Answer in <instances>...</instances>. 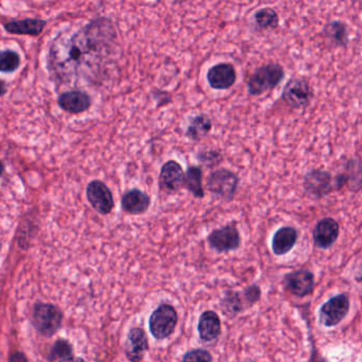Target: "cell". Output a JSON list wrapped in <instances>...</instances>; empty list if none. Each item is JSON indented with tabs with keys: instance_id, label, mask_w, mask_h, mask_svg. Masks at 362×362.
I'll return each instance as SVG.
<instances>
[{
	"instance_id": "cell-28",
	"label": "cell",
	"mask_w": 362,
	"mask_h": 362,
	"mask_svg": "<svg viewBox=\"0 0 362 362\" xmlns=\"http://www.w3.org/2000/svg\"><path fill=\"white\" fill-rule=\"evenodd\" d=\"M22 59L18 52L6 49L0 54V71L5 74H12L20 69Z\"/></svg>"
},
{
	"instance_id": "cell-5",
	"label": "cell",
	"mask_w": 362,
	"mask_h": 362,
	"mask_svg": "<svg viewBox=\"0 0 362 362\" xmlns=\"http://www.w3.org/2000/svg\"><path fill=\"white\" fill-rule=\"evenodd\" d=\"M238 175L228 169L221 168L209 173L206 180V187L209 192L224 201L234 199L238 189Z\"/></svg>"
},
{
	"instance_id": "cell-2",
	"label": "cell",
	"mask_w": 362,
	"mask_h": 362,
	"mask_svg": "<svg viewBox=\"0 0 362 362\" xmlns=\"http://www.w3.org/2000/svg\"><path fill=\"white\" fill-rule=\"evenodd\" d=\"M63 319L64 315L61 309L50 303H35L31 313L33 325L40 334L46 338L54 336L61 329Z\"/></svg>"
},
{
	"instance_id": "cell-23",
	"label": "cell",
	"mask_w": 362,
	"mask_h": 362,
	"mask_svg": "<svg viewBox=\"0 0 362 362\" xmlns=\"http://www.w3.org/2000/svg\"><path fill=\"white\" fill-rule=\"evenodd\" d=\"M213 128V122L206 114H199L190 118L186 135L194 141H199L206 136Z\"/></svg>"
},
{
	"instance_id": "cell-22",
	"label": "cell",
	"mask_w": 362,
	"mask_h": 362,
	"mask_svg": "<svg viewBox=\"0 0 362 362\" xmlns=\"http://www.w3.org/2000/svg\"><path fill=\"white\" fill-rule=\"evenodd\" d=\"M323 35L327 39L328 43L334 47H344L349 44V29L340 21H332L326 24Z\"/></svg>"
},
{
	"instance_id": "cell-24",
	"label": "cell",
	"mask_w": 362,
	"mask_h": 362,
	"mask_svg": "<svg viewBox=\"0 0 362 362\" xmlns=\"http://www.w3.org/2000/svg\"><path fill=\"white\" fill-rule=\"evenodd\" d=\"M185 188L197 199L204 198L203 188V171L199 166L188 167L186 171Z\"/></svg>"
},
{
	"instance_id": "cell-31",
	"label": "cell",
	"mask_w": 362,
	"mask_h": 362,
	"mask_svg": "<svg viewBox=\"0 0 362 362\" xmlns=\"http://www.w3.org/2000/svg\"><path fill=\"white\" fill-rule=\"evenodd\" d=\"M243 296H245L247 305L252 306L260 298V288L256 285L250 286L243 292Z\"/></svg>"
},
{
	"instance_id": "cell-37",
	"label": "cell",
	"mask_w": 362,
	"mask_h": 362,
	"mask_svg": "<svg viewBox=\"0 0 362 362\" xmlns=\"http://www.w3.org/2000/svg\"><path fill=\"white\" fill-rule=\"evenodd\" d=\"M243 362H255V361H252V360H245V361H243Z\"/></svg>"
},
{
	"instance_id": "cell-34",
	"label": "cell",
	"mask_w": 362,
	"mask_h": 362,
	"mask_svg": "<svg viewBox=\"0 0 362 362\" xmlns=\"http://www.w3.org/2000/svg\"><path fill=\"white\" fill-rule=\"evenodd\" d=\"M355 279L356 281H359V283H362V262H360L359 267H358Z\"/></svg>"
},
{
	"instance_id": "cell-4",
	"label": "cell",
	"mask_w": 362,
	"mask_h": 362,
	"mask_svg": "<svg viewBox=\"0 0 362 362\" xmlns=\"http://www.w3.org/2000/svg\"><path fill=\"white\" fill-rule=\"evenodd\" d=\"M179 321L177 309L170 304H162L149 317V329L158 340L169 338L175 332Z\"/></svg>"
},
{
	"instance_id": "cell-3",
	"label": "cell",
	"mask_w": 362,
	"mask_h": 362,
	"mask_svg": "<svg viewBox=\"0 0 362 362\" xmlns=\"http://www.w3.org/2000/svg\"><path fill=\"white\" fill-rule=\"evenodd\" d=\"M285 78V69L279 63L270 62L258 67L247 80V92L258 96L276 88Z\"/></svg>"
},
{
	"instance_id": "cell-17",
	"label": "cell",
	"mask_w": 362,
	"mask_h": 362,
	"mask_svg": "<svg viewBox=\"0 0 362 362\" xmlns=\"http://www.w3.org/2000/svg\"><path fill=\"white\" fill-rule=\"evenodd\" d=\"M340 233V226L334 218H323L315 224L313 236L315 247L319 249H329L334 245Z\"/></svg>"
},
{
	"instance_id": "cell-21",
	"label": "cell",
	"mask_w": 362,
	"mask_h": 362,
	"mask_svg": "<svg viewBox=\"0 0 362 362\" xmlns=\"http://www.w3.org/2000/svg\"><path fill=\"white\" fill-rule=\"evenodd\" d=\"M298 238V232L293 226H283L272 237V251L275 255L281 256L289 253Z\"/></svg>"
},
{
	"instance_id": "cell-9",
	"label": "cell",
	"mask_w": 362,
	"mask_h": 362,
	"mask_svg": "<svg viewBox=\"0 0 362 362\" xmlns=\"http://www.w3.org/2000/svg\"><path fill=\"white\" fill-rule=\"evenodd\" d=\"M207 243L218 253H228L239 249L241 236L236 224L230 223L214 230L207 237Z\"/></svg>"
},
{
	"instance_id": "cell-35",
	"label": "cell",
	"mask_w": 362,
	"mask_h": 362,
	"mask_svg": "<svg viewBox=\"0 0 362 362\" xmlns=\"http://www.w3.org/2000/svg\"><path fill=\"white\" fill-rule=\"evenodd\" d=\"M60 362H86V360L83 359V358L80 357H71L69 358V359L62 360V361Z\"/></svg>"
},
{
	"instance_id": "cell-26",
	"label": "cell",
	"mask_w": 362,
	"mask_h": 362,
	"mask_svg": "<svg viewBox=\"0 0 362 362\" xmlns=\"http://www.w3.org/2000/svg\"><path fill=\"white\" fill-rule=\"evenodd\" d=\"M74 346L66 339H58L56 342L50 347L49 354H48V361H62V360L69 359L73 357Z\"/></svg>"
},
{
	"instance_id": "cell-19",
	"label": "cell",
	"mask_w": 362,
	"mask_h": 362,
	"mask_svg": "<svg viewBox=\"0 0 362 362\" xmlns=\"http://www.w3.org/2000/svg\"><path fill=\"white\" fill-rule=\"evenodd\" d=\"M46 25L47 22L41 18H25L4 23V29L11 35L39 37L45 29Z\"/></svg>"
},
{
	"instance_id": "cell-7",
	"label": "cell",
	"mask_w": 362,
	"mask_h": 362,
	"mask_svg": "<svg viewBox=\"0 0 362 362\" xmlns=\"http://www.w3.org/2000/svg\"><path fill=\"white\" fill-rule=\"evenodd\" d=\"M305 192L309 197L321 199L337 190L336 180L328 171L323 169H313L309 170L304 177Z\"/></svg>"
},
{
	"instance_id": "cell-18",
	"label": "cell",
	"mask_w": 362,
	"mask_h": 362,
	"mask_svg": "<svg viewBox=\"0 0 362 362\" xmlns=\"http://www.w3.org/2000/svg\"><path fill=\"white\" fill-rule=\"evenodd\" d=\"M151 199L139 188L124 192L122 197V209L128 215H143L149 209Z\"/></svg>"
},
{
	"instance_id": "cell-13",
	"label": "cell",
	"mask_w": 362,
	"mask_h": 362,
	"mask_svg": "<svg viewBox=\"0 0 362 362\" xmlns=\"http://www.w3.org/2000/svg\"><path fill=\"white\" fill-rule=\"evenodd\" d=\"M149 349V340L145 330L133 327L129 330L124 344V354L130 362H141Z\"/></svg>"
},
{
	"instance_id": "cell-38",
	"label": "cell",
	"mask_w": 362,
	"mask_h": 362,
	"mask_svg": "<svg viewBox=\"0 0 362 362\" xmlns=\"http://www.w3.org/2000/svg\"><path fill=\"white\" fill-rule=\"evenodd\" d=\"M360 79H361V88H362V73H361V75H360Z\"/></svg>"
},
{
	"instance_id": "cell-20",
	"label": "cell",
	"mask_w": 362,
	"mask_h": 362,
	"mask_svg": "<svg viewBox=\"0 0 362 362\" xmlns=\"http://www.w3.org/2000/svg\"><path fill=\"white\" fill-rule=\"evenodd\" d=\"M198 332L204 342H211L221 334V320L217 313L206 310L199 317Z\"/></svg>"
},
{
	"instance_id": "cell-25",
	"label": "cell",
	"mask_w": 362,
	"mask_h": 362,
	"mask_svg": "<svg viewBox=\"0 0 362 362\" xmlns=\"http://www.w3.org/2000/svg\"><path fill=\"white\" fill-rule=\"evenodd\" d=\"M253 23L259 31L276 29L279 25V14L273 8H262L254 13Z\"/></svg>"
},
{
	"instance_id": "cell-32",
	"label": "cell",
	"mask_w": 362,
	"mask_h": 362,
	"mask_svg": "<svg viewBox=\"0 0 362 362\" xmlns=\"http://www.w3.org/2000/svg\"><path fill=\"white\" fill-rule=\"evenodd\" d=\"M8 362H28V359L23 351H14L10 355Z\"/></svg>"
},
{
	"instance_id": "cell-15",
	"label": "cell",
	"mask_w": 362,
	"mask_h": 362,
	"mask_svg": "<svg viewBox=\"0 0 362 362\" xmlns=\"http://www.w3.org/2000/svg\"><path fill=\"white\" fill-rule=\"evenodd\" d=\"M206 79L209 86L214 90H228L236 83V69L230 63H219L209 69Z\"/></svg>"
},
{
	"instance_id": "cell-33",
	"label": "cell",
	"mask_w": 362,
	"mask_h": 362,
	"mask_svg": "<svg viewBox=\"0 0 362 362\" xmlns=\"http://www.w3.org/2000/svg\"><path fill=\"white\" fill-rule=\"evenodd\" d=\"M310 362H326L325 360L322 359L320 354L315 351V345H313V353H311V359Z\"/></svg>"
},
{
	"instance_id": "cell-12",
	"label": "cell",
	"mask_w": 362,
	"mask_h": 362,
	"mask_svg": "<svg viewBox=\"0 0 362 362\" xmlns=\"http://www.w3.org/2000/svg\"><path fill=\"white\" fill-rule=\"evenodd\" d=\"M337 190L345 187L351 192L362 189V160L357 158H349L345 163L342 173L334 177Z\"/></svg>"
},
{
	"instance_id": "cell-16",
	"label": "cell",
	"mask_w": 362,
	"mask_h": 362,
	"mask_svg": "<svg viewBox=\"0 0 362 362\" xmlns=\"http://www.w3.org/2000/svg\"><path fill=\"white\" fill-rule=\"evenodd\" d=\"M284 286L290 293L303 298L313 293L315 289V277L308 270L293 271L286 275Z\"/></svg>"
},
{
	"instance_id": "cell-10",
	"label": "cell",
	"mask_w": 362,
	"mask_h": 362,
	"mask_svg": "<svg viewBox=\"0 0 362 362\" xmlns=\"http://www.w3.org/2000/svg\"><path fill=\"white\" fill-rule=\"evenodd\" d=\"M351 302L346 294H338L322 305L319 310V321L325 327L338 325L349 313Z\"/></svg>"
},
{
	"instance_id": "cell-14",
	"label": "cell",
	"mask_w": 362,
	"mask_h": 362,
	"mask_svg": "<svg viewBox=\"0 0 362 362\" xmlns=\"http://www.w3.org/2000/svg\"><path fill=\"white\" fill-rule=\"evenodd\" d=\"M92 97L81 90H71L59 95L58 105L63 111L74 115L84 113L92 107Z\"/></svg>"
},
{
	"instance_id": "cell-27",
	"label": "cell",
	"mask_w": 362,
	"mask_h": 362,
	"mask_svg": "<svg viewBox=\"0 0 362 362\" xmlns=\"http://www.w3.org/2000/svg\"><path fill=\"white\" fill-rule=\"evenodd\" d=\"M221 308L228 317H236L243 310V302L238 292H228L221 300Z\"/></svg>"
},
{
	"instance_id": "cell-6",
	"label": "cell",
	"mask_w": 362,
	"mask_h": 362,
	"mask_svg": "<svg viewBox=\"0 0 362 362\" xmlns=\"http://www.w3.org/2000/svg\"><path fill=\"white\" fill-rule=\"evenodd\" d=\"M313 98V90L310 83L303 78H292L286 84L281 99L291 109H305L310 105Z\"/></svg>"
},
{
	"instance_id": "cell-8",
	"label": "cell",
	"mask_w": 362,
	"mask_h": 362,
	"mask_svg": "<svg viewBox=\"0 0 362 362\" xmlns=\"http://www.w3.org/2000/svg\"><path fill=\"white\" fill-rule=\"evenodd\" d=\"M186 173L183 167L177 160H170L165 163L158 175V187L166 194H175L185 187Z\"/></svg>"
},
{
	"instance_id": "cell-29",
	"label": "cell",
	"mask_w": 362,
	"mask_h": 362,
	"mask_svg": "<svg viewBox=\"0 0 362 362\" xmlns=\"http://www.w3.org/2000/svg\"><path fill=\"white\" fill-rule=\"evenodd\" d=\"M197 158H198L201 164L205 165V166L209 167V168H213V167L217 166V165H219L220 163L222 162V160H223L222 154L220 153V152L214 151V150L199 152Z\"/></svg>"
},
{
	"instance_id": "cell-36",
	"label": "cell",
	"mask_w": 362,
	"mask_h": 362,
	"mask_svg": "<svg viewBox=\"0 0 362 362\" xmlns=\"http://www.w3.org/2000/svg\"><path fill=\"white\" fill-rule=\"evenodd\" d=\"M6 94V83L5 81H1V96H5Z\"/></svg>"
},
{
	"instance_id": "cell-11",
	"label": "cell",
	"mask_w": 362,
	"mask_h": 362,
	"mask_svg": "<svg viewBox=\"0 0 362 362\" xmlns=\"http://www.w3.org/2000/svg\"><path fill=\"white\" fill-rule=\"evenodd\" d=\"M86 199L90 206L100 215H109L115 207L113 194L107 184L99 180H94L88 183L86 187Z\"/></svg>"
},
{
	"instance_id": "cell-30",
	"label": "cell",
	"mask_w": 362,
	"mask_h": 362,
	"mask_svg": "<svg viewBox=\"0 0 362 362\" xmlns=\"http://www.w3.org/2000/svg\"><path fill=\"white\" fill-rule=\"evenodd\" d=\"M182 362H213V356L206 349H192L184 355Z\"/></svg>"
},
{
	"instance_id": "cell-1",
	"label": "cell",
	"mask_w": 362,
	"mask_h": 362,
	"mask_svg": "<svg viewBox=\"0 0 362 362\" xmlns=\"http://www.w3.org/2000/svg\"><path fill=\"white\" fill-rule=\"evenodd\" d=\"M115 25L98 18L71 33H59L50 44L47 69L57 88L94 86L107 77L118 52Z\"/></svg>"
}]
</instances>
